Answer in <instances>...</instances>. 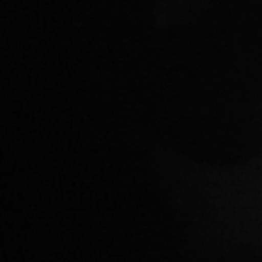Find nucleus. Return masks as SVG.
Returning a JSON list of instances; mask_svg holds the SVG:
<instances>
[]
</instances>
